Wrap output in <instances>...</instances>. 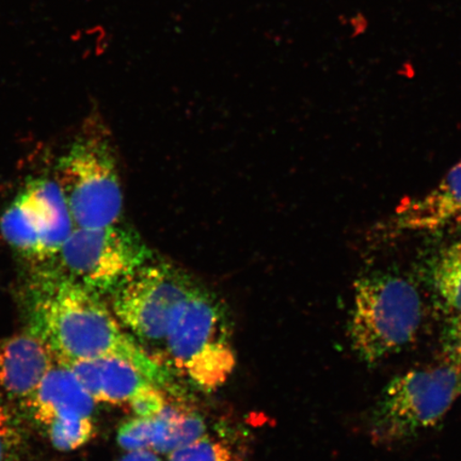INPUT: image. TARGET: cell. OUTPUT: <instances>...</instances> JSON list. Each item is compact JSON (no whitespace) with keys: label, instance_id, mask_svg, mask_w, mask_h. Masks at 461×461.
Returning <instances> with one entry per match:
<instances>
[{"label":"cell","instance_id":"10","mask_svg":"<svg viewBox=\"0 0 461 461\" xmlns=\"http://www.w3.org/2000/svg\"><path fill=\"white\" fill-rule=\"evenodd\" d=\"M206 431L205 420L198 413L168 403L158 416L126 420L120 426L117 440L126 452L149 449L169 455Z\"/></svg>","mask_w":461,"mask_h":461},{"label":"cell","instance_id":"1","mask_svg":"<svg viewBox=\"0 0 461 461\" xmlns=\"http://www.w3.org/2000/svg\"><path fill=\"white\" fill-rule=\"evenodd\" d=\"M29 331L57 362L97 358L131 363L158 387L175 389V374L121 325L102 295L54 268L40 270L28 285Z\"/></svg>","mask_w":461,"mask_h":461},{"label":"cell","instance_id":"17","mask_svg":"<svg viewBox=\"0 0 461 461\" xmlns=\"http://www.w3.org/2000/svg\"><path fill=\"white\" fill-rule=\"evenodd\" d=\"M168 405L163 393V389L153 385V387L143 391L134 401L130 403L135 417L149 418L158 416Z\"/></svg>","mask_w":461,"mask_h":461},{"label":"cell","instance_id":"13","mask_svg":"<svg viewBox=\"0 0 461 461\" xmlns=\"http://www.w3.org/2000/svg\"><path fill=\"white\" fill-rule=\"evenodd\" d=\"M461 221V161L437 187L397 207L394 227L401 230H437Z\"/></svg>","mask_w":461,"mask_h":461},{"label":"cell","instance_id":"3","mask_svg":"<svg viewBox=\"0 0 461 461\" xmlns=\"http://www.w3.org/2000/svg\"><path fill=\"white\" fill-rule=\"evenodd\" d=\"M461 395V365L451 361L409 371L385 387L370 418L377 445H395L439 423Z\"/></svg>","mask_w":461,"mask_h":461},{"label":"cell","instance_id":"9","mask_svg":"<svg viewBox=\"0 0 461 461\" xmlns=\"http://www.w3.org/2000/svg\"><path fill=\"white\" fill-rule=\"evenodd\" d=\"M96 403L71 368L57 362L23 408L51 446L58 451L73 452L95 436Z\"/></svg>","mask_w":461,"mask_h":461},{"label":"cell","instance_id":"5","mask_svg":"<svg viewBox=\"0 0 461 461\" xmlns=\"http://www.w3.org/2000/svg\"><path fill=\"white\" fill-rule=\"evenodd\" d=\"M75 227L97 229L119 224L123 194L111 146L103 135L90 132L63 155L56 178Z\"/></svg>","mask_w":461,"mask_h":461},{"label":"cell","instance_id":"15","mask_svg":"<svg viewBox=\"0 0 461 461\" xmlns=\"http://www.w3.org/2000/svg\"><path fill=\"white\" fill-rule=\"evenodd\" d=\"M167 461H241L239 453L221 438L206 434L176 449Z\"/></svg>","mask_w":461,"mask_h":461},{"label":"cell","instance_id":"16","mask_svg":"<svg viewBox=\"0 0 461 461\" xmlns=\"http://www.w3.org/2000/svg\"><path fill=\"white\" fill-rule=\"evenodd\" d=\"M24 447V435L9 403L0 399V461H17Z\"/></svg>","mask_w":461,"mask_h":461},{"label":"cell","instance_id":"18","mask_svg":"<svg viewBox=\"0 0 461 461\" xmlns=\"http://www.w3.org/2000/svg\"><path fill=\"white\" fill-rule=\"evenodd\" d=\"M119 461H163V459L158 453L142 449V451L126 452Z\"/></svg>","mask_w":461,"mask_h":461},{"label":"cell","instance_id":"12","mask_svg":"<svg viewBox=\"0 0 461 461\" xmlns=\"http://www.w3.org/2000/svg\"><path fill=\"white\" fill-rule=\"evenodd\" d=\"M65 366L77 375L96 402L130 405L143 391L157 385L131 363L113 357L71 362Z\"/></svg>","mask_w":461,"mask_h":461},{"label":"cell","instance_id":"2","mask_svg":"<svg viewBox=\"0 0 461 461\" xmlns=\"http://www.w3.org/2000/svg\"><path fill=\"white\" fill-rule=\"evenodd\" d=\"M164 362L173 374L206 392L221 388L234 371L229 316L221 303L199 285L173 315Z\"/></svg>","mask_w":461,"mask_h":461},{"label":"cell","instance_id":"8","mask_svg":"<svg viewBox=\"0 0 461 461\" xmlns=\"http://www.w3.org/2000/svg\"><path fill=\"white\" fill-rule=\"evenodd\" d=\"M74 228L59 184L50 178L29 184L0 217L4 240L36 264L53 262Z\"/></svg>","mask_w":461,"mask_h":461},{"label":"cell","instance_id":"20","mask_svg":"<svg viewBox=\"0 0 461 461\" xmlns=\"http://www.w3.org/2000/svg\"><path fill=\"white\" fill-rule=\"evenodd\" d=\"M453 357L461 365V345H454V348H453Z\"/></svg>","mask_w":461,"mask_h":461},{"label":"cell","instance_id":"19","mask_svg":"<svg viewBox=\"0 0 461 461\" xmlns=\"http://www.w3.org/2000/svg\"><path fill=\"white\" fill-rule=\"evenodd\" d=\"M454 345H461V315H457L453 326Z\"/></svg>","mask_w":461,"mask_h":461},{"label":"cell","instance_id":"4","mask_svg":"<svg viewBox=\"0 0 461 461\" xmlns=\"http://www.w3.org/2000/svg\"><path fill=\"white\" fill-rule=\"evenodd\" d=\"M423 305L416 287L401 276L376 275L356 284L351 345L370 365L387 358L416 338Z\"/></svg>","mask_w":461,"mask_h":461},{"label":"cell","instance_id":"7","mask_svg":"<svg viewBox=\"0 0 461 461\" xmlns=\"http://www.w3.org/2000/svg\"><path fill=\"white\" fill-rule=\"evenodd\" d=\"M149 262V251L131 230L114 226L75 227L54 259L53 267L100 295L112 293Z\"/></svg>","mask_w":461,"mask_h":461},{"label":"cell","instance_id":"11","mask_svg":"<svg viewBox=\"0 0 461 461\" xmlns=\"http://www.w3.org/2000/svg\"><path fill=\"white\" fill-rule=\"evenodd\" d=\"M57 363L31 331L0 339V399L23 407Z\"/></svg>","mask_w":461,"mask_h":461},{"label":"cell","instance_id":"6","mask_svg":"<svg viewBox=\"0 0 461 461\" xmlns=\"http://www.w3.org/2000/svg\"><path fill=\"white\" fill-rule=\"evenodd\" d=\"M197 285L171 265L147 262L111 293L112 310L121 325L152 355L154 349L155 358L165 365V341L173 315Z\"/></svg>","mask_w":461,"mask_h":461},{"label":"cell","instance_id":"14","mask_svg":"<svg viewBox=\"0 0 461 461\" xmlns=\"http://www.w3.org/2000/svg\"><path fill=\"white\" fill-rule=\"evenodd\" d=\"M432 282L448 309L461 315V240L445 248L432 267Z\"/></svg>","mask_w":461,"mask_h":461}]
</instances>
